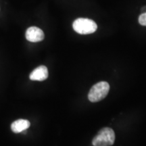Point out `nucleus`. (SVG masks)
Instances as JSON below:
<instances>
[{
  "instance_id": "nucleus-1",
  "label": "nucleus",
  "mask_w": 146,
  "mask_h": 146,
  "mask_svg": "<svg viewBox=\"0 0 146 146\" xmlns=\"http://www.w3.org/2000/svg\"><path fill=\"white\" fill-rule=\"evenodd\" d=\"M114 141V131L111 128L105 127L102 129L93 139L92 144L94 146H111Z\"/></svg>"
},
{
  "instance_id": "nucleus-2",
  "label": "nucleus",
  "mask_w": 146,
  "mask_h": 146,
  "mask_svg": "<svg viewBox=\"0 0 146 146\" xmlns=\"http://www.w3.org/2000/svg\"><path fill=\"white\" fill-rule=\"evenodd\" d=\"M72 27L77 33L81 35L94 33L98 29V26L94 21L83 18H79L75 20L72 24Z\"/></svg>"
},
{
  "instance_id": "nucleus-3",
  "label": "nucleus",
  "mask_w": 146,
  "mask_h": 146,
  "mask_svg": "<svg viewBox=\"0 0 146 146\" xmlns=\"http://www.w3.org/2000/svg\"><path fill=\"white\" fill-rule=\"evenodd\" d=\"M110 91V85L106 81H101L94 85L89 91L88 99L91 102H98L104 99Z\"/></svg>"
},
{
  "instance_id": "nucleus-4",
  "label": "nucleus",
  "mask_w": 146,
  "mask_h": 146,
  "mask_svg": "<svg viewBox=\"0 0 146 146\" xmlns=\"http://www.w3.org/2000/svg\"><path fill=\"white\" fill-rule=\"evenodd\" d=\"M44 33L41 29L36 27H29L26 31V39L30 42H39L44 39Z\"/></svg>"
},
{
  "instance_id": "nucleus-5",
  "label": "nucleus",
  "mask_w": 146,
  "mask_h": 146,
  "mask_svg": "<svg viewBox=\"0 0 146 146\" xmlns=\"http://www.w3.org/2000/svg\"><path fill=\"white\" fill-rule=\"evenodd\" d=\"M48 77V70L45 66H40L33 70L30 74L29 78L32 81H43Z\"/></svg>"
},
{
  "instance_id": "nucleus-6",
  "label": "nucleus",
  "mask_w": 146,
  "mask_h": 146,
  "mask_svg": "<svg viewBox=\"0 0 146 146\" xmlns=\"http://www.w3.org/2000/svg\"><path fill=\"white\" fill-rule=\"evenodd\" d=\"M31 123L29 120L25 119H19L14 121L11 125V129L15 133H19L26 131L30 127Z\"/></svg>"
},
{
  "instance_id": "nucleus-7",
  "label": "nucleus",
  "mask_w": 146,
  "mask_h": 146,
  "mask_svg": "<svg viewBox=\"0 0 146 146\" xmlns=\"http://www.w3.org/2000/svg\"><path fill=\"white\" fill-rule=\"evenodd\" d=\"M139 23L142 26L146 27V12L141 14L139 17Z\"/></svg>"
},
{
  "instance_id": "nucleus-8",
  "label": "nucleus",
  "mask_w": 146,
  "mask_h": 146,
  "mask_svg": "<svg viewBox=\"0 0 146 146\" xmlns=\"http://www.w3.org/2000/svg\"><path fill=\"white\" fill-rule=\"evenodd\" d=\"M141 12H143V13H145V12H146V6H144L141 8ZM143 13H142V14H143Z\"/></svg>"
}]
</instances>
